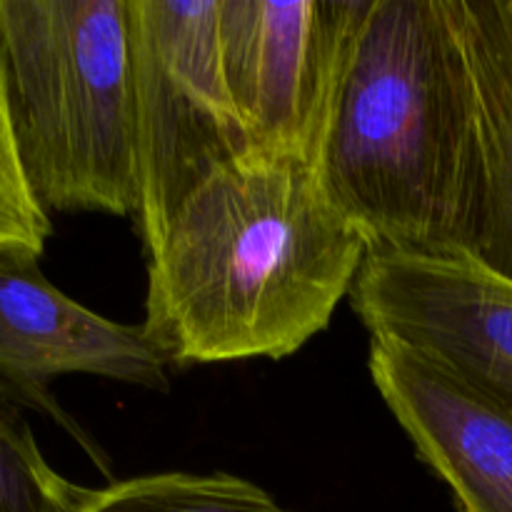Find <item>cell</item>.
Here are the masks:
<instances>
[{"instance_id":"obj_1","label":"cell","mask_w":512,"mask_h":512,"mask_svg":"<svg viewBox=\"0 0 512 512\" xmlns=\"http://www.w3.org/2000/svg\"><path fill=\"white\" fill-rule=\"evenodd\" d=\"M370 250L318 160L250 148L145 255L143 325L170 368L283 360L328 328Z\"/></svg>"},{"instance_id":"obj_2","label":"cell","mask_w":512,"mask_h":512,"mask_svg":"<svg viewBox=\"0 0 512 512\" xmlns=\"http://www.w3.org/2000/svg\"><path fill=\"white\" fill-rule=\"evenodd\" d=\"M320 168L373 250L465 255L475 105L448 0H370Z\"/></svg>"},{"instance_id":"obj_3","label":"cell","mask_w":512,"mask_h":512,"mask_svg":"<svg viewBox=\"0 0 512 512\" xmlns=\"http://www.w3.org/2000/svg\"><path fill=\"white\" fill-rule=\"evenodd\" d=\"M20 160L48 213L138 210L130 0H0Z\"/></svg>"},{"instance_id":"obj_4","label":"cell","mask_w":512,"mask_h":512,"mask_svg":"<svg viewBox=\"0 0 512 512\" xmlns=\"http://www.w3.org/2000/svg\"><path fill=\"white\" fill-rule=\"evenodd\" d=\"M138 210L150 255L185 200L248 153L218 45V0H130Z\"/></svg>"},{"instance_id":"obj_5","label":"cell","mask_w":512,"mask_h":512,"mask_svg":"<svg viewBox=\"0 0 512 512\" xmlns=\"http://www.w3.org/2000/svg\"><path fill=\"white\" fill-rule=\"evenodd\" d=\"M370 0H218L230 100L250 145L320 163L340 83Z\"/></svg>"},{"instance_id":"obj_6","label":"cell","mask_w":512,"mask_h":512,"mask_svg":"<svg viewBox=\"0 0 512 512\" xmlns=\"http://www.w3.org/2000/svg\"><path fill=\"white\" fill-rule=\"evenodd\" d=\"M348 300L370 338L428 355L512 408V280L465 255L370 250Z\"/></svg>"},{"instance_id":"obj_7","label":"cell","mask_w":512,"mask_h":512,"mask_svg":"<svg viewBox=\"0 0 512 512\" xmlns=\"http://www.w3.org/2000/svg\"><path fill=\"white\" fill-rule=\"evenodd\" d=\"M168 368L143 323L123 325L80 305L45 278L40 258L0 255V380L63 425L103 473L105 455L58 408L48 383L80 373L168 393Z\"/></svg>"},{"instance_id":"obj_8","label":"cell","mask_w":512,"mask_h":512,"mask_svg":"<svg viewBox=\"0 0 512 512\" xmlns=\"http://www.w3.org/2000/svg\"><path fill=\"white\" fill-rule=\"evenodd\" d=\"M368 370L455 512H512V408L393 340L370 338Z\"/></svg>"},{"instance_id":"obj_9","label":"cell","mask_w":512,"mask_h":512,"mask_svg":"<svg viewBox=\"0 0 512 512\" xmlns=\"http://www.w3.org/2000/svg\"><path fill=\"white\" fill-rule=\"evenodd\" d=\"M475 105V198L465 258L512 280V0H448Z\"/></svg>"},{"instance_id":"obj_10","label":"cell","mask_w":512,"mask_h":512,"mask_svg":"<svg viewBox=\"0 0 512 512\" xmlns=\"http://www.w3.org/2000/svg\"><path fill=\"white\" fill-rule=\"evenodd\" d=\"M75 512H295L260 485L223 473H150L88 490Z\"/></svg>"},{"instance_id":"obj_11","label":"cell","mask_w":512,"mask_h":512,"mask_svg":"<svg viewBox=\"0 0 512 512\" xmlns=\"http://www.w3.org/2000/svg\"><path fill=\"white\" fill-rule=\"evenodd\" d=\"M25 408L0 380V512H75L90 488L70 483L48 463Z\"/></svg>"},{"instance_id":"obj_12","label":"cell","mask_w":512,"mask_h":512,"mask_svg":"<svg viewBox=\"0 0 512 512\" xmlns=\"http://www.w3.org/2000/svg\"><path fill=\"white\" fill-rule=\"evenodd\" d=\"M50 235V213L35 198L20 160L0 50V255L43 258Z\"/></svg>"}]
</instances>
